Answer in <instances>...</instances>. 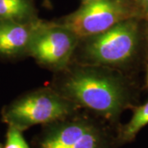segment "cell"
<instances>
[{"label": "cell", "instance_id": "obj_12", "mask_svg": "<svg viewBox=\"0 0 148 148\" xmlns=\"http://www.w3.org/2000/svg\"><path fill=\"white\" fill-rule=\"evenodd\" d=\"M146 83H147V86L148 88V63L147 64V80H146Z\"/></svg>", "mask_w": 148, "mask_h": 148}, {"label": "cell", "instance_id": "obj_10", "mask_svg": "<svg viewBox=\"0 0 148 148\" xmlns=\"http://www.w3.org/2000/svg\"><path fill=\"white\" fill-rule=\"evenodd\" d=\"M22 131L12 126H8L3 148H31L22 135Z\"/></svg>", "mask_w": 148, "mask_h": 148}, {"label": "cell", "instance_id": "obj_7", "mask_svg": "<svg viewBox=\"0 0 148 148\" xmlns=\"http://www.w3.org/2000/svg\"><path fill=\"white\" fill-rule=\"evenodd\" d=\"M36 21L31 23L0 20V58L15 60L28 56Z\"/></svg>", "mask_w": 148, "mask_h": 148}, {"label": "cell", "instance_id": "obj_5", "mask_svg": "<svg viewBox=\"0 0 148 148\" xmlns=\"http://www.w3.org/2000/svg\"><path fill=\"white\" fill-rule=\"evenodd\" d=\"M80 38L64 24L39 18L32 33L28 56L44 69L55 73L72 62Z\"/></svg>", "mask_w": 148, "mask_h": 148}, {"label": "cell", "instance_id": "obj_1", "mask_svg": "<svg viewBox=\"0 0 148 148\" xmlns=\"http://www.w3.org/2000/svg\"><path fill=\"white\" fill-rule=\"evenodd\" d=\"M50 86L80 109L113 125L139 101V86L132 75L103 66L71 62L54 73Z\"/></svg>", "mask_w": 148, "mask_h": 148}, {"label": "cell", "instance_id": "obj_6", "mask_svg": "<svg viewBox=\"0 0 148 148\" xmlns=\"http://www.w3.org/2000/svg\"><path fill=\"white\" fill-rule=\"evenodd\" d=\"M133 17L142 18L134 0H94L82 3L77 10L57 21L83 38Z\"/></svg>", "mask_w": 148, "mask_h": 148}, {"label": "cell", "instance_id": "obj_15", "mask_svg": "<svg viewBox=\"0 0 148 148\" xmlns=\"http://www.w3.org/2000/svg\"><path fill=\"white\" fill-rule=\"evenodd\" d=\"M0 148H3V145H2L1 143H0Z\"/></svg>", "mask_w": 148, "mask_h": 148}, {"label": "cell", "instance_id": "obj_2", "mask_svg": "<svg viewBox=\"0 0 148 148\" xmlns=\"http://www.w3.org/2000/svg\"><path fill=\"white\" fill-rule=\"evenodd\" d=\"M72 62L103 66L132 75L148 63L146 21L129 18L105 32L80 38Z\"/></svg>", "mask_w": 148, "mask_h": 148}, {"label": "cell", "instance_id": "obj_3", "mask_svg": "<svg viewBox=\"0 0 148 148\" xmlns=\"http://www.w3.org/2000/svg\"><path fill=\"white\" fill-rule=\"evenodd\" d=\"M80 108L51 86L31 90L2 109V121L25 131L38 124L46 125L78 111Z\"/></svg>", "mask_w": 148, "mask_h": 148}, {"label": "cell", "instance_id": "obj_14", "mask_svg": "<svg viewBox=\"0 0 148 148\" xmlns=\"http://www.w3.org/2000/svg\"><path fill=\"white\" fill-rule=\"evenodd\" d=\"M92 1H94V0H82V3H90Z\"/></svg>", "mask_w": 148, "mask_h": 148}, {"label": "cell", "instance_id": "obj_13", "mask_svg": "<svg viewBox=\"0 0 148 148\" xmlns=\"http://www.w3.org/2000/svg\"><path fill=\"white\" fill-rule=\"evenodd\" d=\"M146 32H147V37L148 40V20L146 21Z\"/></svg>", "mask_w": 148, "mask_h": 148}, {"label": "cell", "instance_id": "obj_4", "mask_svg": "<svg viewBox=\"0 0 148 148\" xmlns=\"http://www.w3.org/2000/svg\"><path fill=\"white\" fill-rule=\"evenodd\" d=\"M119 143L105 123L77 111L44 125L38 148H115Z\"/></svg>", "mask_w": 148, "mask_h": 148}, {"label": "cell", "instance_id": "obj_11", "mask_svg": "<svg viewBox=\"0 0 148 148\" xmlns=\"http://www.w3.org/2000/svg\"><path fill=\"white\" fill-rule=\"evenodd\" d=\"M143 20H148V0H134Z\"/></svg>", "mask_w": 148, "mask_h": 148}, {"label": "cell", "instance_id": "obj_9", "mask_svg": "<svg viewBox=\"0 0 148 148\" xmlns=\"http://www.w3.org/2000/svg\"><path fill=\"white\" fill-rule=\"evenodd\" d=\"M131 119L123 125H119L116 138L119 145L132 142L140 130L148 124V101L142 106H135Z\"/></svg>", "mask_w": 148, "mask_h": 148}, {"label": "cell", "instance_id": "obj_8", "mask_svg": "<svg viewBox=\"0 0 148 148\" xmlns=\"http://www.w3.org/2000/svg\"><path fill=\"white\" fill-rule=\"evenodd\" d=\"M38 18L34 0H0V20L31 23Z\"/></svg>", "mask_w": 148, "mask_h": 148}]
</instances>
